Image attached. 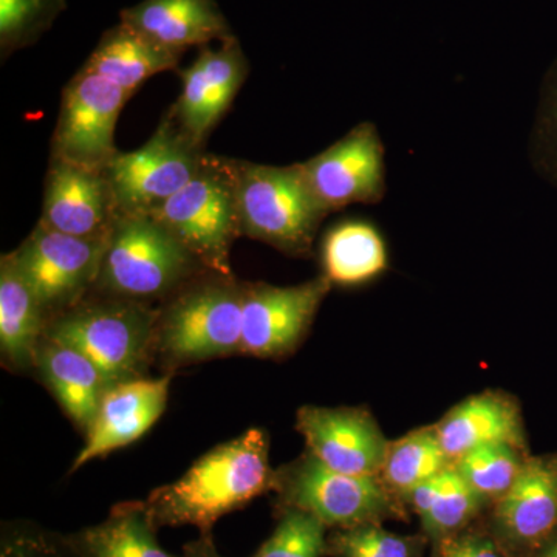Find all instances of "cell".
I'll list each match as a JSON object with an SVG mask.
<instances>
[{"label":"cell","mask_w":557,"mask_h":557,"mask_svg":"<svg viewBox=\"0 0 557 557\" xmlns=\"http://www.w3.org/2000/svg\"><path fill=\"white\" fill-rule=\"evenodd\" d=\"M299 164L329 214L351 205H376L386 197V148L372 121H362Z\"/></svg>","instance_id":"obj_11"},{"label":"cell","mask_w":557,"mask_h":557,"mask_svg":"<svg viewBox=\"0 0 557 557\" xmlns=\"http://www.w3.org/2000/svg\"><path fill=\"white\" fill-rule=\"evenodd\" d=\"M207 273V267L159 219L120 214L91 293L153 306Z\"/></svg>","instance_id":"obj_2"},{"label":"cell","mask_w":557,"mask_h":557,"mask_svg":"<svg viewBox=\"0 0 557 557\" xmlns=\"http://www.w3.org/2000/svg\"><path fill=\"white\" fill-rule=\"evenodd\" d=\"M106 242L69 236L38 223L11 251L46 313L47 324L94 292Z\"/></svg>","instance_id":"obj_10"},{"label":"cell","mask_w":557,"mask_h":557,"mask_svg":"<svg viewBox=\"0 0 557 557\" xmlns=\"http://www.w3.org/2000/svg\"><path fill=\"white\" fill-rule=\"evenodd\" d=\"M245 282L214 271L194 278L159 306L156 355L177 369L240 354Z\"/></svg>","instance_id":"obj_3"},{"label":"cell","mask_w":557,"mask_h":557,"mask_svg":"<svg viewBox=\"0 0 557 557\" xmlns=\"http://www.w3.org/2000/svg\"><path fill=\"white\" fill-rule=\"evenodd\" d=\"M242 234L295 259L313 256L329 212L319 203L300 164L271 166L236 160Z\"/></svg>","instance_id":"obj_5"},{"label":"cell","mask_w":557,"mask_h":557,"mask_svg":"<svg viewBox=\"0 0 557 557\" xmlns=\"http://www.w3.org/2000/svg\"><path fill=\"white\" fill-rule=\"evenodd\" d=\"M333 285L324 274L289 287L245 282L240 354L284 358L296 350Z\"/></svg>","instance_id":"obj_12"},{"label":"cell","mask_w":557,"mask_h":557,"mask_svg":"<svg viewBox=\"0 0 557 557\" xmlns=\"http://www.w3.org/2000/svg\"><path fill=\"white\" fill-rule=\"evenodd\" d=\"M182 57L119 22L104 32L83 67L135 94L152 76L170 70L177 72Z\"/></svg>","instance_id":"obj_23"},{"label":"cell","mask_w":557,"mask_h":557,"mask_svg":"<svg viewBox=\"0 0 557 557\" xmlns=\"http://www.w3.org/2000/svg\"><path fill=\"white\" fill-rule=\"evenodd\" d=\"M145 500L121 502L97 525L69 534L81 557H175L161 547Z\"/></svg>","instance_id":"obj_24"},{"label":"cell","mask_w":557,"mask_h":557,"mask_svg":"<svg viewBox=\"0 0 557 557\" xmlns=\"http://www.w3.org/2000/svg\"><path fill=\"white\" fill-rule=\"evenodd\" d=\"M159 307L90 293L50 319L46 336L75 347L101 370L109 387L145 376L156 358Z\"/></svg>","instance_id":"obj_4"},{"label":"cell","mask_w":557,"mask_h":557,"mask_svg":"<svg viewBox=\"0 0 557 557\" xmlns=\"http://www.w3.org/2000/svg\"><path fill=\"white\" fill-rule=\"evenodd\" d=\"M182 91L168 112L180 129L207 146L211 132L226 115L248 78L249 62L236 36L220 42L219 49L200 47L199 57L178 69Z\"/></svg>","instance_id":"obj_13"},{"label":"cell","mask_w":557,"mask_h":557,"mask_svg":"<svg viewBox=\"0 0 557 557\" xmlns=\"http://www.w3.org/2000/svg\"><path fill=\"white\" fill-rule=\"evenodd\" d=\"M528 157L539 177L557 189V57L545 73L539 90Z\"/></svg>","instance_id":"obj_30"},{"label":"cell","mask_w":557,"mask_h":557,"mask_svg":"<svg viewBox=\"0 0 557 557\" xmlns=\"http://www.w3.org/2000/svg\"><path fill=\"white\" fill-rule=\"evenodd\" d=\"M453 467L435 426L409 432L388 445L380 479L395 497L406 498L416 487Z\"/></svg>","instance_id":"obj_26"},{"label":"cell","mask_w":557,"mask_h":557,"mask_svg":"<svg viewBox=\"0 0 557 557\" xmlns=\"http://www.w3.org/2000/svg\"><path fill=\"white\" fill-rule=\"evenodd\" d=\"M557 530V454L528 457L493 504L490 533L509 557H528Z\"/></svg>","instance_id":"obj_14"},{"label":"cell","mask_w":557,"mask_h":557,"mask_svg":"<svg viewBox=\"0 0 557 557\" xmlns=\"http://www.w3.org/2000/svg\"><path fill=\"white\" fill-rule=\"evenodd\" d=\"M426 539L403 536L381 523L332 530L327 539L330 557H423Z\"/></svg>","instance_id":"obj_29"},{"label":"cell","mask_w":557,"mask_h":557,"mask_svg":"<svg viewBox=\"0 0 557 557\" xmlns=\"http://www.w3.org/2000/svg\"><path fill=\"white\" fill-rule=\"evenodd\" d=\"M329 528L321 520L295 508L281 509L273 534L252 557H325Z\"/></svg>","instance_id":"obj_31"},{"label":"cell","mask_w":557,"mask_h":557,"mask_svg":"<svg viewBox=\"0 0 557 557\" xmlns=\"http://www.w3.org/2000/svg\"><path fill=\"white\" fill-rule=\"evenodd\" d=\"M435 431L450 460L485 445L507 443L525 450V429L518 399L504 392L486 391L458 403Z\"/></svg>","instance_id":"obj_19"},{"label":"cell","mask_w":557,"mask_h":557,"mask_svg":"<svg viewBox=\"0 0 557 557\" xmlns=\"http://www.w3.org/2000/svg\"><path fill=\"white\" fill-rule=\"evenodd\" d=\"M405 500L434 542L467 530L487 505L454 467L421 483Z\"/></svg>","instance_id":"obj_25"},{"label":"cell","mask_w":557,"mask_h":557,"mask_svg":"<svg viewBox=\"0 0 557 557\" xmlns=\"http://www.w3.org/2000/svg\"><path fill=\"white\" fill-rule=\"evenodd\" d=\"M183 557H225L220 555L218 547H215L212 534H200L196 541L188 542L183 547Z\"/></svg>","instance_id":"obj_34"},{"label":"cell","mask_w":557,"mask_h":557,"mask_svg":"<svg viewBox=\"0 0 557 557\" xmlns=\"http://www.w3.org/2000/svg\"><path fill=\"white\" fill-rule=\"evenodd\" d=\"M207 149L164 113L152 137L132 152H119L108 172L120 214H153L199 174Z\"/></svg>","instance_id":"obj_8"},{"label":"cell","mask_w":557,"mask_h":557,"mask_svg":"<svg viewBox=\"0 0 557 557\" xmlns=\"http://www.w3.org/2000/svg\"><path fill=\"white\" fill-rule=\"evenodd\" d=\"M296 429L307 450L325 467L380 478L391 442L368 409L304 406L296 416Z\"/></svg>","instance_id":"obj_15"},{"label":"cell","mask_w":557,"mask_h":557,"mask_svg":"<svg viewBox=\"0 0 557 557\" xmlns=\"http://www.w3.org/2000/svg\"><path fill=\"white\" fill-rule=\"evenodd\" d=\"M321 263V274L333 287H364L386 274L391 267L386 237L372 220H341L322 239Z\"/></svg>","instance_id":"obj_21"},{"label":"cell","mask_w":557,"mask_h":557,"mask_svg":"<svg viewBox=\"0 0 557 557\" xmlns=\"http://www.w3.org/2000/svg\"><path fill=\"white\" fill-rule=\"evenodd\" d=\"M0 557H81L69 534L38 523L5 522L0 531Z\"/></svg>","instance_id":"obj_32"},{"label":"cell","mask_w":557,"mask_h":557,"mask_svg":"<svg viewBox=\"0 0 557 557\" xmlns=\"http://www.w3.org/2000/svg\"><path fill=\"white\" fill-rule=\"evenodd\" d=\"M276 486L269 434L251 428L209 450L175 482L153 490L145 504L159 530L194 527L200 534H212L220 519L274 493Z\"/></svg>","instance_id":"obj_1"},{"label":"cell","mask_w":557,"mask_h":557,"mask_svg":"<svg viewBox=\"0 0 557 557\" xmlns=\"http://www.w3.org/2000/svg\"><path fill=\"white\" fill-rule=\"evenodd\" d=\"M278 508H295L329 530L381 523L397 511L394 494L380 478L351 475L325 467L307 450L277 469Z\"/></svg>","instance_id":"obj_7"},{"label":"cell","mask_w":557,"mask_h":557,"mask_svg":"<svg viewBox=\"0 0 557 557\" xmlns=\"http://www.w3.org/2000/svg\"><path fill=\"white\" fill-rule=\"evenodd\" d=\"M47 317L11 252L0 259V351L14 372L35 370L36 351L44 339Z\"/></svg>","instance_id":"obj_22"},{"label":"cell","mask_w":557,"mask_h":557,"mask_svg":"<svg viewBox=\"0 0 557 557\" xmlns=\"http://www.w3.org/2000/svg\"><path fill=\"white\" fill-rule=\"evenodd\" d=\"M209 271L233 274L231 249L242 234L236 159L208 153L185 188L153 212Z\"/></svg>","instance_id":"obj_6"},{"label":"cell","mask_w":557,"mask_h":557,"mask_svg":"<svg viewBox=\"0 0 557 557\" xmlns=\"http://www.w3.org/2000/svg\"><path fill=\"white\" fill-rule=\"evenodd\" d=\"M528 557H557V530Z\"/></svg>","instance_id":"obj_35"},{"label":"cell","mask_w":557,"mask_h":557,"mask_svg":"<svg viewBox=\"0 0 557 557\" xmlns=\"http://www.w3.org/2000/svg\"><path fill=\"white\" fill-rule=\"evenodd\" d=\"M171 375L159 379H135L110 386L106 391L78 456L70 472L89 461L126 448L141 438L166 410L170 401Z\"/></svg>","instance_id":"obj_17"},{"label":"cell","mask_w":557,"mask_h":557,"mask_svg":"<svg viewBox=\"0 0 557 557\" xmlns=\"http://www.w3.org/2000/svg\"><path fill=\"white\" fill-rule=\"evenodd\" d=\"M119 215L108 172L50 159L39 223L81 239H108Z\"/></svg>","instance_id":"obj_16"},{"label":"cell","mask_w":557,"mask_h":557,"mask_svg":"<svg viewBox=\"0 0 557 557\" xmlns=\"http://www.w3.org/2000/svg\"><path fill=\"white\" fill-rule=\"evenodd\" d=\"M67 0H0V58L27 49L53 27Z\"/></svg>","instance_id":"obj_28"},{"label":"cell","mask_w":557,"mask_h":557,"mask_svg":"<svg viewBox=\"0 0 557 557\" xmlns=\"http://www.w3.org/2000/svg\"><path fill=\"white\" fill-rule=\"evenodd\" d=\"M35 372L65 416L86 435L109 388L101 370L75 347L44 335L36 351Z\"/></svg>","instance_id":"obj_20"},{"label":"cell","mask_w":557,"mask_h":557,"mask_svg":"<svg viewBox=\"0 0 557 557\" xmlns=\"http://www.w3.org/2000/svg\"><path fill=\"white\" fill-rule=\"evenodd\" d=\"M527 458L525 450L497 443L469 450L453 467L486 504H494L515 485Z\"/></svg>","instance_id":"obj_27"},{"label":"cell","mask_w":557,"mask_h":557,"mask_svg":"<svg viewBox=\"0 0 557 557\" xmlns=\"http://www.w3.org/2000/svg\"><path fill=\"white\" fill-rule=\"evenodd\" d=\"M120 22L178 54L234 36L218 0H143L121 10Z\"/></svg>","instance_id":"obj_18"},{"label":"cell","mask_w":557,"mask_h":557,"mask_svg":"<svg viewBox=\"0 0 557 557\" xmlns=\"http://www.w3.org/2000/svg\"><path fill=\"white\" fill-rule=\"evenodd\" d=\"M434 557H509L490 530H467L435 542Z\"/></svg>","instance_id":"obj_33"},{"label":"cell","mask_w":557,"mask_h":557,"mask_svg":"<svg viewBox=\"0 0 557 557\" xmlns=\"http://www.w3.org/2000/svg\"><path fill=\"white\" fill-rule=\"evenodd\" d=\"M132 97L131 91L81 67L62 90L50 159L87 170H108L120 152L113 141L116 121Z\"/></svg>","instance_id":"obj_9"}]
</instances>
